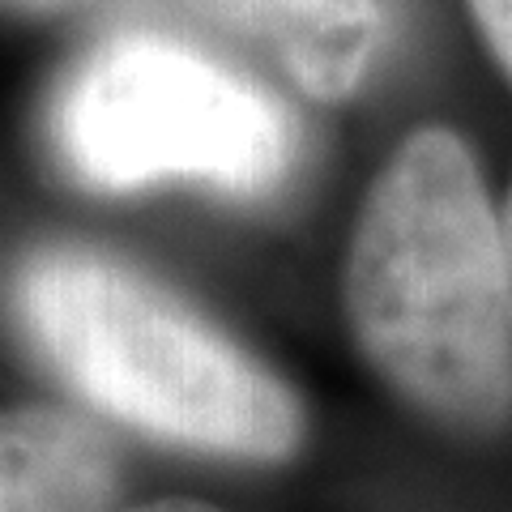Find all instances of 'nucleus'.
Wrapping results in <instances>:
<instances>
[{
  "instance_id": "nucleus-1",
  "label": "nucleus",
  "mask_w": 512,
  "mask_h": 512,
  "mask_svg": "<svg viewBox=\"0 0 512 512\" xmlns=\"http://www.w3.org/2000/svg\"><path fill=\"white\" fill-rule=\"evenodd\" d=\"M342 295L367 363L414 410L474 436L512 423V256L461 133L427 124L380 167Z\"/></svg>"
},
{
  "instance_id": "nucleus-2",
  "label": "nucleus",
  "mask_w": 512,
  "mask_h": 512,
  "mask_svg": "<svg viewBox=\"0 0 512 512\" xmlns=\"http://www.w3.org/2000/svg\"><path fill=\"white\" fill-rule=\"evenodd\" d=\"M13 308L60 380L154 440L248 461H282L303 444L295 393L116 256L35 252L18 269Z\"/></svg>"
},
{
  "instance_id": "nucleus-5",
  "label": "nucleus",
  "mask_w": 512,
  "mask_h": 512,
  "mask_svg": "<svg viewBox=\"0 0 512 512\" xmlns=\"http://www.w3.org/2000/svg\"><path fill=\"white\" fill-rule=\"evenodd\" d=\"M120 457L99 427L56 406L0 410V512H107Z\"/></svg>"
},
{
  "instance_id": "nucleus-8",
  "label": "nucleus",
  "mask_w": 512,
  "mask_h": 512,
  "mask_svg": "<svg viewBox=\"0 0 512 512\" xmlns=\"http://www.w3.org/2000/svg\"><path fill=\"white\" fill-rule=\"evenodd\" d=\"M124 512H222L214 504H197V500H154V504H137Z\"/></svg>"
},
{
  "instance_id": "nucleus-3",
  "label": "nucleus",
  "mask_w": 512,
  "mask_h": 512,
  "mask_svg": "<svg viewBox=\"0 0 512 512\" xmlns=\"http://www.w3.org/2000/svg\"><path fill=\"white\" fill-rule=\"evenodd\" d=\"M47 133L60 167L94 192L205 184L269 197L299 163V128L278 94L150 30L90 47L64 73Z\"/></svg>"
},
{
  "instance_id": "nucleus-9",
  "label": "nucleus",
  "mask_w": 512,
  "mask_h": 512,
  "mask_svg": "<svg viewBox=\"0 0 512 512\" xmlns=\"http://www.w3.org/2000/svg\"><path fill=\"white\" fill-rule=\"evenodd\" d=\"M504 235H508V256H512V192H508V218H504Z\"/></svg>"
},
{
  "instance_id": "nucleus-7",
  "label": "nucleus",
  "mask_w": 512,
  "mask_h": 512,
  "mask_svg": "<svg viewBox=\"0 0 512 512\" xmlns=\"http://www.w3.org/2000/svg\"><path fill=\"white\" fill-rule=\"evenodd\" d=\"M90 5H107V0H0V9L13 13H73Z\"/></svg>"
},
{
  "instance_id": "nucleus-4",
  "label": "nucleus",
  "mask_w": 512,
  "mask_h": 512,
  "mask_svg": "<svg viewBox=\"0 0 512 512\" xmlns=\"http://www.w3.org/2000/svg\"><path fill=\"white\" fill-rule=\"evenodd\" d=\"M201 18L274 56L316 103L350 99L384 43V0H188Z\"/></svg>"
},
{
  "instance_id": "nucleus-6",
  "label": "nucleus",
  "mask_w": 512,
  "mask_h": 512,
  "mask_svg": "<svg viewBox=\"0 0 512 512\" xmlns=\"http://www.w3.org/2000/svg\"><path fill=\"white\" fill-rule=\"evenodd\" d=\"M466 5H470L478 35L491 47V56L512 77V0H466Z\"/></svg>"
}]
</instances>
